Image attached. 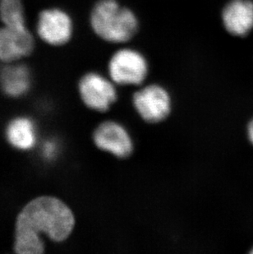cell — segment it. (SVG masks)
<instances>
[{
    "instance_id": "cell-1",
    "label": "cell",
    "mask_w": 253,
    "mask_h": 254,
    "mask_svg": "<svg viewBox=\"0 0 253 254\" xmlns=\"http://www.w3.org/2000/svg\"><path fill=\"white\" fill-rule=\"evenodd\" d=\"M74 226L72 211L63 201L52 197H40L29 202L17 216L15 252L41 254L45 245L41 235L61 242Z\"/></svg>"
},
{
    "instance_id": "cell-2",
    "label": "cell",
    "mask_w": 253,
    "mask_h": 254,
    "mask_svg": "<svg viewBox=\"0 0 253 254\" xmlns=\"http://www.w3.org/2000/svg\"><path fill=\"white\" fill-rule=\"evenodd\" d=\"M91 24L97 36L113 43L128 41L138 29L133 12L116 0H100L91 12Z\"/></svg>"
},
{
    "instance_id": "cell-3",
    "label": "cell",
    "mask_w": 253,
    "mask_h": 254,
    "mask_svg": "<svg viewBox=\"0 0 253 254\" xmlns=\"http://www.w3.org/2000/svg\"><path fill=\"white\" fill-rule=\"evenodd\" d=\"M110 75L119 84H141L147 74L143 56L130 49H123L113 56L109 64Z\"/></svg>"
},
{
    "instance_id": "cell-4",
    "label": "cell",
    "mask_w": 253,
    "mask_h": 254,
    "mask_svg": "<svg viewBox=\"0 0 253 254\" xmlns=\"http://www.w3.org/2000/svg\"><path fill=\"white\" fill-rule=\"evenodd\" d=\"M40 38L51 46H63L72 37L73 26L69 15L60 8H49L40 13L36 24Z\"/></svg>"
},
{
    "instance_id": "cell-5",
    "label": "cell",
    "mask_w": 253,
    "mask_h": 254,
    "mask_svg": "<svg viewBox=\"0 0 253 254\" xmlns=\"http://www.w3.org/2000/svg\"><path fill=\"white\" fill-rule=\"evenodd\" d=\"M79 91L84 103L99 111L108 110L117 96L112 83L95 72L87 73L81 78Z\"/></svg>"
},
{
    "instance_id": "cell-6",
    "label": "cell",
    "mask_w": 253,
    "mask_h": 254,
    "mask_svg": "<svg viewBox=\"0 0 253 254\" xmlns=\"http://www.w3.org/2000/svg\"><path fill=\"white\" fill-rule=\"evenodd\" d=\"M134 106L144 120L159 122L170 111V99L167 91L157 85L146 86L134 95Z\"/></svg>"
},
{
    "instance_id": "cell-7",
    "label": "cell",
    "mask_w": 253,
    "mask_h": 254,
    "mask_svg": "<svg viewBox=\"0 0 253 254\" xmlns=\"http://www.w3.org/2000/svg\"><path fill=\"white\" fill-rule=\"evenodd\" d=\"M35 41L27 27H0V60L2 62H17L31 55Z\"/></svg>"
},
{
    "instance_id": "cell-8",
    "label": "cell",
    "mask_w": 253,
    "mask_h": 254,
    "mask_svg": "<svg viewBox=\"0 0 253 254\" xmlns=\"http://www.w3.org/2000/svg\"><path fill=\"white\" fill-rule=\"evenodd\" d=\"M94 141L99 148L118 157H126L132 151V144L126 130L115 122L100 125L94 134Z\"/></svg>"
},
{
    "instance_id": "cell-9",
    "label": "cell",
    "mask_w": 253,
    "mask_h": 254,
    "mask_svg": "<svg viewBox=\"0 0 253 254\" xmlns=\"http://www.w3.org/2000/svg\"><path fill=\"white\" fill-rule=\"evenodd\" d=\"M222 20L231 35L246 36L253 28V2L250 0H232L223 10Z\"/></svg>"
},
{
    "instance_id": "cell-10",
    "label": "cell",
    "mask_w": 253,
    "mask_h": 254,
    "mask_svg": "<svg viewBox=\"0 0 253 254\" xmlns=\"http://www.w3.org/2000/svg\"><path fill=\"white\" fill-rule=\"evenodd\" d=\"M31 84V72L26 65L6 63L0 67V86L7 96H23L29 91Z\"/></svg>"
},
{
    "instance_id": "cell-11",
    "label": "cell",
    "mask_w": 253,
    "mask_h": 254,
    "mask_svg": "<svg viewBox=\"0 0 253 254\" xmlns=\"http://www.w3.org/2000/svg\"><path fill=\"white\" fill-rule=\"evenodd\" d=\"M6 136L15 148L28 150L36 143V127L28 118H16L7 125Z\"/></svg>"
},
{
    "instance_id": "cell-12",
    "label": "cell",
    "mask_w": 253,
    "mask_h": 254,
    "mask_svg": "<svg viewBox=\"0 0 253 254\" xmlns=\"http://www.w3.org/2000/svg\"><path fill=\"white\" fill-rule=\"evenodd\" d=\"M0 20L6 27H26L22 0H0Z\"/></svg>"
},
{
    "instance_id": "cell-13",
    "label": "cell",
    "mask_w": 253,
    "mask_h": 254,
    "mask_svg": "<svg viewBox=\"0 0 253 254\" xmlns=\"http://www.w3.org/2000/svg\"><path fill=\"white\" fill-rule=\"evenodd\" d=\"M59 147L55 141H47L42 146V155L48 160L54 159L57 156Z\"/></svg>"
},
{
    "instance_id": "cell-14",
    "label": "cell",
    "mask_w": 253,
    "mask_h": 254,
    "mask_svg": "<svg viewBox=\"0 0 253 254\" xmlns=\"http://www.w3.org/2000/svg\"><path fill=\"white\" fill-rule=\"evenodd\" d=\"M249 137L252 143H253V120L249 125Z\"/></svg>"
},
{
    "instance_id": "cell-15",
    "label": "cell",
    "mask_w": 253,
    "mask_h": 254,
    "mask_svg": "<svg viewBox=\"0 0 253 254\" xmlns=\"http://www.w3.org/2000/svg\"><path fill=\"white\" fill-rule=\"evenodd\" d=\"M252 254H253V251H252Z\"/></svg>"
}]
</instances>
